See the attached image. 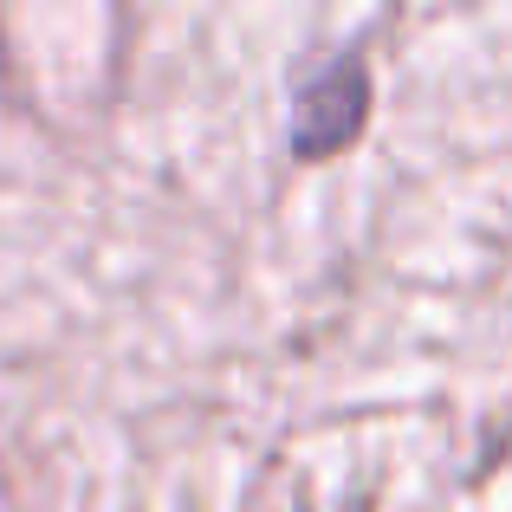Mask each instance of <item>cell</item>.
I'll return each instance as SVG.
<instances>
[{
	"label": "cell",
	"mask_w": 512,
	"mask_h": 512,
	"mask_svg": "<svg viewBox=\"0 0 512 512\" xmlns=\"http://www.w3.org/2000/svg\"><path fill=\"white\" fill-rule=\"evenodd\" d=\"M363 98H370V78H363L357 59H331L312 85L299 91V111H292V150L305 163L344 150L363 130Z\"/></svg>",
	"instance_id": "1"
}]
</instances>
